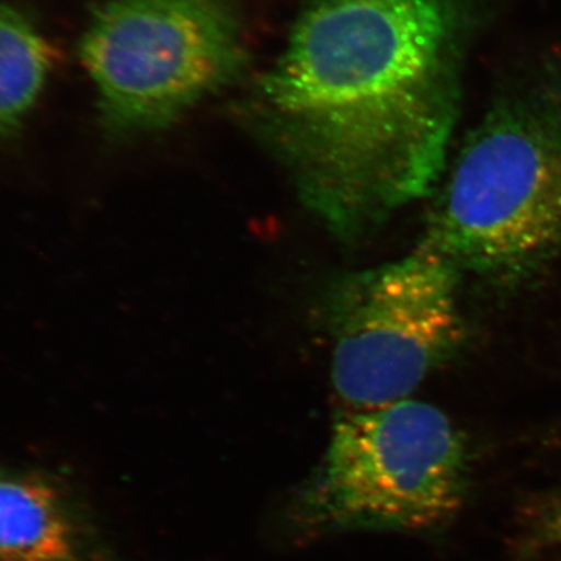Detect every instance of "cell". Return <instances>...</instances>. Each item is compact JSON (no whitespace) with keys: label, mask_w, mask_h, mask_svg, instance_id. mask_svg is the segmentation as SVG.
I'll list each match as a JSON object with an SVG mask.
<instances>
[{"label":"cell","mask_w":561,"mask_h":561,"mask_svg":"<svg viewBox=\"0 0 561 561\" xmlns=\"http://www.w3.org/2000/svg\"><path fill=\"white\" fill-rule=\"evenodd\" d=\"M468 483L461 432L440 409L408 398L339 416L295 512L312 530H431L460 512Z\"/></svg>","instance_id":"obj_3"},{"label":"cell","mask_w":561,"mask_h":561,"mask_svg":"<svg viewBox=\"0 0 561 561\" xmlns=\"http://www.w3.org/2000/svg\"><path fill=\"white\" fill-rule=\"evenodd\" d=\"M460 279L451 264L416 245L332 286L331 379L348 411L408 400L451 359L465 339Z\"/></svg>","instance_id":"obj_5"},{"label":"cell","mask_w":561,"mask_h":561,"mask_svg":"<svg viewBox=\"0 0 561 561\" xmlns=\"http://www.w3.org/2000/svg\"><path fill=\"white\" fill-rule=\"evenodd\" d=\"M435 194L419 245L461 276L512 284L561 256V84L494 102Z\"/></svg>","instance_id":"obj_2"},{"label":"cell","mask_w":561,"mask_h":561,"mask_svg":"<svg viewBox=\"0 0 561 561\" xmlns=\"http://www.w3.org/2000/svg\"><path fill=\"white\" fill-rule=\"evenodd\" d=\"M79 527L61 491L36 474L0 470V561H80Z\"/></svg>","instance_id":"obj_6"},{"label":"cell","mask_w":561,"mask_h":561,"mask_svg":"<svg viewBox=\"0 0 561 561\" xmlns=\"http://www.w3.org/2000/svg\"><path fill=\"white\" fill-rule=\"evenodd\" d=\"M526 527L531 545L561 551V489L529 508Z\"/></svg>","instance_id":"obj_8"},{"label":"cell","mask_w":561,"mask_h":561,"mask_svg":"<svg viewBox=\"0 0 561 561\" xmlns=\"http://www.w3.org/2000/svg\"><path fill=\"white\" fill-rule=\"evenodd\" d=\"M457 0H319L256 91L302 203L354 241L430 197L460 105Z\"/></svg>","instance_id":"obj_1"},{"label":"cell","mask_w":561,"mask_h":561,"mask_svg":"<svg viewBox=\"0 0 561 561\" xmlns=\"http://www.w3.org/2000/svg\"><path fill=\"white\" fill-rule=\"evenodd\" d=\"M54 51L20 11L0 3V140L24 124L49 77Z\"/></svg>","instance_id":"obj_7"},{"label":"cell","mask_w":561,"mask_h":561,"mask_svg":"<svg viewBox=\"0 0 561 561\" xmlns=\"http://www.w3.org/2000/svg\"><path fill=\"white\" fill-rule=\"evenodd\" d=\"M80 60L113 127L151 130L238 76L241 25L228 0H106Z\"/></svg>","instance_id":"obj_4"}]
</instances>
